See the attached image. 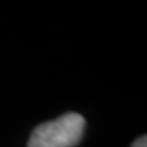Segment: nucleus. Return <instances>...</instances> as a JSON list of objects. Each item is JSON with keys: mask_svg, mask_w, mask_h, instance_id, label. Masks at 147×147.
<instances>
[{"mask_svg": "<svg viewBox=\"0 0 147 147\" xmlns=\"http://www.w3.org/2000/svg\"><path fill=\"white\" fill-rule=\"evenodd\" d=\"M131 147H147V137L146 135H141V137H138L135 141L132 143Z\"/></svg>", "mask_w": 147, "mask_h": 147, "instance_id": "2", "label": "nucleus"}, {"mask_svg": "<svg viewBox=\"0 0 147 147\" xmlns=\"http://www.w3.org/2000/svg\"><path fill=\"white\" fill-rule=\"evenodd\" d=\"M86 120L78 113H65L60 117L38 125L32 131L27 147H75L83 140Z\"/></svg>", "mask_w": 147, "mask_h": 147, "instance_id": "1", "label": "nucleus"}]
</instances>
